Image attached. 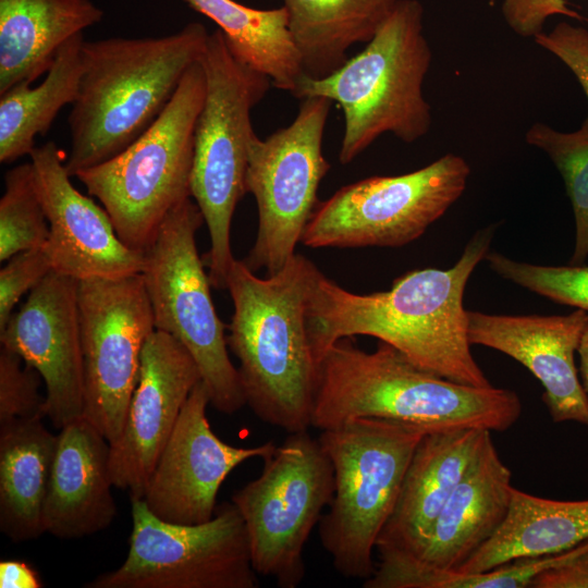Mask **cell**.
Segmentation results:
<instances>
[{
  "label": "cell",
  "mask_w": 588,
  "mask_h": 588,
  "mask_svg": "<svg viewBox=\"0 0 588 588\" xmlns=\"http://www.w3.org/2000/svg\"><path fill=\"white\" fill-rule=\"evenodd\" d=\"M470 344L502 352L524 365L542 384V401L554 422L588 427V400L575 365L588 313L509 316L467 310Z\"/></svg>",
  "instance_id": "d6986e66"
},
{
  "label": "cell",
  "mask_w": 588,
  "mask_h": 588,
  "mask_svg": "<svg viewBox=\"0 0 588 588\" xmlns=\"http://www.w3.org/2000/svg\"><path fill=\"white\" fill-rule=\"evenodd\" d=\"M577 353L579 356L580 382L588 400V322L581 334Z\"/></svg>",
  "instance_id": "f35d334b"
},
{
  "label": "cell",
  "mask_w": 588,
  "mask_h": 588,
  "mask_svg": "<svg viewBox=\"0 0 588 588\" xmlns=\"http://www.w3.org/2000/svg\"><path fill=\"white\" fill-rule=\"evenodd\" d=\"M78 280L51 271L0 331L1 345L42 377L47 417L62 429L84 414Z\"/></svg>",
  "instance_id": "e0dca14e"
},
{
  "label": "cell",
  "mask_w": 588,
  "mask_h": 588,
  "mask_svg": "<svg viewBox=\"0 0 588 588\" xmlns=\"http://www.w3.org/2000/svg\"><path fill=\"white\" fill-rule=\"evenodd\" d=\"M467 161L446 154L409 173L370 176L319 201L301 243L307 247H400L420 237L462 196Z\"/></svg>",
  "instance_id": "8fae6325"
},
{
  "label": "cell",
  "mask_w": 588,
  "mask_h": 588,
  "mask_svg": "<svg viewBox=\"0 0 588 588\" xmlns=\"http://www.w3.org/2000/svg\"><path fill=\"white\" fill-rule=\"evenodd\" d=\"M198 62L206 89L195 125L191 196L209 231L206 262L210 284L222 290L228 289L235 260L231 248L233 215L246 194L248 146L255 135L250 112L272 83L231 51L219 28L209 34Z\"/></svg>",
  "instance_id": "8992f818"
},
{
  "label": "cell",
  "mask_w": 588,
  "mask_h": 588,
  "mask_svg": "<svg viewBox=\"0 0 588 588\" xmlns=\"http://www.w3.org/2000/svg\"><path fill=\"white\" fill-rule=\"evenodd\" d=\"M485 260L503 279L555 303L588 313V265H534L490 250Z\"/></svg>",
  "instance_id": "1f68e13d"
},
{
  "label": "cell",
  "mask_w": 588,
  "mask_h": 588,
  "mask_svg": "<svg viewBox=\"0 0 588 588\" xmlns=\"http://www.w3.org/2000/svg\"><path fill=\"white\" fill-rule=\"evenodd\" d=\"M317 368L311 427L319 430L357 418H381L427 432L504 431L522 414L514 391L451 381L415 365L382 341L368 353L352 336L342 338L324 352Z\"/></svg>",
  "instance_id": "7a4b0ae2"
},
{
  "label": "cell",
  "mask_w": 588,
  "mask_h": 588,
  "mask_svg": "<svg viewBox=\"0 0 588 588\" xmlns=\"http://www.w3.org/2000/svg\"><path fill=\"white\" fill-rule=\"evenodd\" d=\"M210 33L191 22L162 37H113L82 46V73L71 105L69 175L107 161L161 114Z\"/></svg>",
  "instance_id": "277c9868"
},
{
  "label": "cell",
  "mask_w": 588,
  "mask_h": 588,
  "mask_svg": "<svg viewBox=\"0 0 588 588\" xmlns=\"http://www.w3.org/2000/svg\"><path fill=\"white\" fill-rule=\"evenodd\" d=\"M83 33L58 51L45 79L37 86L20 84L0 95V162L30 155L35 137L45 135L65 105L76 98L82 73Z\"/></svg>",
  "instance_id": "83f0119b"
},
{
  "label": "cell",
  "mask_w": 588,
  "mask_h": 588,
  "mask_svg": "<svg viewBox=\"0 0 588 588\" xmlns=\"http://www.w3.org/2000/svg\"><path fill=\"white\" fill-rule=\"evenodd\" d=\"M200 63L184 73L157 120L130 146L75 177L100 200L120 240L144 254L167 215L191 196L195 125L205 98Z\"/></svg>",
  "instance_id": "ba28073f"
},
{
  "label": "cell",
  "mask_w": 588,
  "mask_h": 588,
  "mask_svg": "<svg viewBox=\"0 0 588 588\" xmlns=\"http://www.w3.org/2000/svg\"><path fill=\"white\" fill-rule=\"evenodd\" d=\"M126 559L87 588H255L244 520L232 502L208 522L174 524L157 517L143 499H132Z\"/></svg>",
  "instance_id": "4fadbf2b"
},
{
  "label": "cell",
  "mask_w": 588,
  "mask_h": 588,
  "mask_svg": "<svg viewBox=\"0 0 588 588\" xmlns=\"http://www.w3.org/2000/svg\"><path fill=\"white\" fill-rule=\"evenodd\" d=\"M534 41L572 71L588 99V29L561 22L551 32L538 34ZM581 126L588 128V115Z\"/></svg>",
  "instance_id": "e575fe53"
},
{
  "label": "cell",
  "mask_w": 588,
  "mask_h": 588,
  "mask_svg": "<svg viewBox=\"0 0 588 588\" xmlns=\"http://www.w3.org/2000/svg\"><path fill=\"white\" fill-rule=\"evenodd\" d=\"M576 546L553 554L518 558L480 573H460L379 560L364 588H525L547 568L566 561Z\"/></svg>",
  "instance_id": "f1b7e54d"
},
{
  "label": "cell",
  "mask_w": 588,
  "mask_h": 588,
  "mask_svg": "<svg viewBox=\"0 0 588 588\" xmlns=\"http://www.w3.org/2000/svg\"><path fill=\"white\" fill-rule=\"evenodd\" d=\"M210 404L201 380L179 415L145 488L143 500L159 518L174 524L208 522L228 475L247 460L266 458L272 441L252 448L233 446L217 437L207 418Z\"/></svg>",
  "instance_id": "9a60e30c"
},
{
  "label": "cell",
  "mask_w": 588,
  "mask_h": 588,
  "mask_svg": "<svg viewBox=\"0 0 588 588\" xmlns=\"http://www.w3.org/2000/svg\"><path fill=\"white\" fill-rule=\"evenodd\" d=\"M332 103L324 97L303 98L289 126L266 139L255 134L249 142L245 188L256 200L258 228L242 260L254 272L274 274L296 254L330 169L322 139Z\"/></svg>",
  "instance_id": "7c38bea8"
},
{
  "label": "cell",
  "mask_w": 588,
  "mask_h": 588,
  "mask_svg": "<svg viewBox=\"0 0 588 588\" xmlns=\"http://www.w3.org/2000/svg\"><path fill=\"white\" fill-rule=\"evenodd\" d=\"M426 433L381 418H357L321 430L318 440L333 465L334 493L319 522V537L341 576L366 580L375 573L378 538Z\"/></svg>",
  "instance_id": "52a82bcc"
},
{
  "label": "cell",
  "mask_w": 588,
  "mask_h": 588,
  "mask_svg": "<svg viewBox=\"0 0 588 588\" xmlns=\"http://www.w3.org/2000/svg\"><path fill=\"white\" fill-rule=\"evenodd\" d=\"M512 473L492 438L457 483L414 558L385 556L441 571H456L501 527L512 500Z\"/></svg>",
  "instance_id": "7402d4cb"
},
{
  "label": "cell",
  "mask_w": 588,
  "mask_h": 588,
  "mask_svg": "<svg viewBox=\"0 0 588 588\" xmlns=\"http://www.w3.org/2000/svg\"><path fill=\"white\" fill-rule=\"evenodd\" d=\"M1 588H40L42 583L36 571L23 561L4 560L0 562Z\"/></svg>",
  "instance_id": "74e56055"
},
{
  "label": "cell",
  "mask_w": 588,
  "mask_h": 588,
  "mask_svg": "<svg viewBox=\"0 0 588 588\" xmlns=\"http://www.w3.org/2000/svg\"><path fill=\"white\" fill-rule=\"evenodd\" d=\"M185 1L218 25L241 61L267 75L272 86L294 95L304 72L283 5L260 10L234 0Z\"/></svg>",
  "instance_id": "4316f807"
},
{
  "label": "cell",
  "mask_w": 588,
  "mask_h": 588,
  "mask_svg": "<svg viewBox=\"0 0 588 588\" xmlns=\"http://www.w3.org/2000/svg\"><path fill=\"white\" fill-rule=\"evenodd\" d=\"M48 237L49 224L32 163L9 169L0 199V261L20 252L44 247Z\"/></svg>",
  "instance_id": "4dcf8cb0"
},
{
  "label": "cell",
  "mask_w": 588,
  "mask_h": 588,
  "mask_svg": "<svg viewBox=\"0 0 588 588\" xmlns=\"http://www.w3.org/2000/svg\"><path fill=\"white\" fill-rule=\"evenodd\" d=\"M204 222L192 197L173 208L144 253L140 274L156 330L172 335L189 352L210 405L220 413L233 414L246 405V400L197 250L196 233Z\"/></svg>",
  "instance_id": "9c48e42d"
},
{
  "label": "cell",
  "mask_w": 588,
  "mask_h": 588,
  "mask_svg": "<svg viewBox=\"0 0 588 588\" xmlns=\"http://www.w3.org/2000/svg\"><path fill=\"white\" fill-rule=\"evenodd\" d=\"M422 21L418 0H400L358 54L328 76L302 77L293 96L324 97L342 109V164L353 161L384 133L412 144L429 132L432 115L422 84L432 52Z\"/></svg>",
  "instance_id": "5b68a950"
},
{
  "label": "cell",
  "mask_w": 588,
  "mask_h": 588,
  "mask_svg": "<svg viewBox=\"0 0 588 588\" xmlns=\"http://www.w3.org/2000/svg\"><path fill=\"white\" fill-rule=\"evenodd\" d=\"M491 431L463 428L427 432L407 467L394 511L376 546L379 558L416 556L432 525Z\"/></svg>",
  "instance_id": "ffe728a7"
},
{
  "label": "cell",
  "mask_w": 588,
  "mask_h": 588,
  "mask_svg": "<svg viewBox=\"0 0 588 588\" xmlns=\"http://www.w3.org/2000/svg\"><path fill=\"white\" fill-rule=\"evenodd\" d=\"M304 75L321 78L347 61V50L368 42L400 0H282Z\"/></svg>",
  "instance_id": "484cf974"
},
{
  "label": "cell",
  "mask_w": 588,
  "mask_h": 588,
  "mask_svg": "<svg viewBox=\"0 0 588 588\" xmlns=\"http://www.w3.org/2000/svg\"><path fill=\"white\" fill-rule=\"evenodd\" d=\"M102 16L90 0H0V95L33 84L68 40Z\"/></svg>",
  "instance_id": "603a6c76"
},
{
  "label": "cell",
  "mask_w": 588,
  "mask_h": 588,
  "mask_svg": "<svg viewBox=\"0 0 588 588\" xmlns=\"http://www.w3.org/2000/svg\"><path fill=\"white\" fill-rule=\"evenodd\" d=\"M52 270L45 247L20 252L0 270V331L4 329L21 297L29 293Z\"/></svg>",
  "instance_id": "836d02e7"
},
{
  "label": "cell",
  "mask_w": 588,
  "mask_h": 588,
  "mask_svg": "<svg viewBox=\"0 0 588 588\" xmlns=\"http://www.w3.org/2000/svg\"><path fill=\"white\" fill-rule=\"evenodd\" d=\"M84 416L109 441L122 432L140 357L156 330L140 273L78 281Z\"/></svg>",
  "instance_id": "5bb4252c"
},
{
  "label": "cell",
  "mask_w": 588,
  "mask_h": 588,
  "mask_svg": "<svg viewBox=\"0 0 588 588\" xmlns=\"http://www.w3.org/2000/svg\"><path fill=\"white\" fill-rule=\"evenodd\" d=\"M494 232V224L476 232L449 269L408 271L383 292H350L318 269L306 313L317 365L338 340L369 335L451 381L491 387L470 351L463 295L470 274L489 252Z\"/></svg>",
  "instance_id": "6da1fadb"
},
{
  "label": "cell",
  "mask_w": 588,
  "mask_h": 588,
  "mask_svg": "<svg viewBox=\"0 0 588 588\" xmlns=\"http://www.w3.org/2000/svg\"><path fill=\"white\" fill-rule=\"evenodd\" d=\"M317 271L310 259L295 254L266 278L235 259L228 278L233 315L226 343L238 360L246 405L289 433L311 427L318 368L306 313Z\"/></svg>",
  "instance_id": "3957f363"
},
{
  "label": "cell",
  "mask_w": 588,
  "mask_h": 588,
  "mask_svg": "<svg viewBox=\"0 0 588 588\" xmlns=\"http://www.w3.org/2000/svg\"><path fill=\"white\" fill-rule=\"evenodd\" d=\"M588 539V500L559 501L513 487L498 531L455 572L480 573L518 558L568 550Z\"/></svg>",
  "instance_id": "d4e9b609"
},
{
  "label": "cell",
  "mask_w": 588,
  "mask_h": 588,
  "mask_svg": "<svg viewBox=\"0 0 588 588\" xmlns=\"http://www.w3.org/2000/svg\"><path fill=\"white\" fill-rule=\"evenodd\" d=\"M57 442L42 418L0 427V530L15 543L45 534L42 512Z\"/></svg>",
  "instance_id": "cb8c5ba5"
},
{
  "label": "cell",
  "mask_w": 588,
  "mask_h": 588,
  "mask_svg": "<svg viewBox=\"0 0 588 588\" xmlns=\"http://www.w3.org/2000/svg\"><path fill=\"white\" fill-rule=\"evenodd\" d=\"M529 588H588V539L566 561L538 574Z\"/></svg>",
  "instance_id": "8d00e7d4"
},
{
  "label": "cell",
  "mask_w": 588,
  "mask_h": 588,
  "mask_svg": "<svg viewBox=\"0 0 588 588\" xmlns=\"http://www.w3.org/2000/svg\"><path fill=\"white\" fill-rule=\"evenodd\" d=\"M333 493L332 462L308 430L289 433L264 458L259 477L231 499L244 520L257 575L280 588L302 585L305 544Z\"/></svg>",
  "instance_id": "30bf717a"
},
{
  "label": "cell",
  "mask_w": 588,
  "mask_h": 588,
  "mask_svg": "<svg viewBox=\"0 0 588 588\" xmlns=\"http://www.w3.org/2000/svg\"><path fill=\"white\" fill-rule=\"evenodd\" d=\"M20 355L0 348V427L16 420L47 417L46 395L39 392L40 373Z\"/></svg>",
  "instance_id": "d6a6232c"
},
{
  "label": "cell",
  "mask_w": 588,
  "mask_h": 588,
  "mask_svg": "<svg viewBox=\"0 0 588 588\" xmlns=\"http://www.w3.org/2000/svg\"><path fill=\"white\" fill-rule=\"evenodd\" d=\"M29 156L49 224L44 247L52 270L78 281L140 273L144 254L125 245L106 209L73 186L58 146L47 142Z\"/></svg>",
  "instance_id": "ac0fdd59"
},
{
  "label": "cell",
  "mask_w": 588,
  "mask_h": 588,
  "mask_svg": "<svg viewBox=\"0 0 588 588\" xmlns=\"http://www.w3.org/2000/svg\"><path fill=\"white\" fill-rule=\"evenodd\" d=\"M501 12L512 32L532 39L543 32V25L550 16L585 20L566 0H503Z\"/></svg>",
  "instance_id": "d590c367"
},
{
  "label": "cell",
  "mask_w": 588,
  "mask_h": 588,
  "mask_svg": "<svg viewBox=\"0 0 588 588\" xmlns=\"http://www.w3.org/2000/svg\"><path fill=\"white\" fill-rule=\"evenodd\" d=\"M528 145L542 150L560 172L575 221V245L569 265L588 259V128L561 132L536 122L525 134Z\"/></svg>",
  "instance_id": "f546056e"
},
{
  "label": "cell",
  "mask_w": 588,
  "mask_h": 588,
  "mask_svg": "<svg viewBox=\"0 0 588 588\" xmlns=\"http://www.w3.org/2000/svg\"><path fill=\"white\" fill-rule=\"evenodd\" d=\"M109 441L83 415L58 434L42 512L45 532L77 539L108 528L117 515Z\"/></svg>",
  "instance_id": "44dd1931"
},
{
  "label": "cell",
  "mask_w": 588,
  "mask_h": 588,
  "mask_svg": "<svg viewBox=\"0 0 588 588\" xmlns=\"http://www.w3.org/2000/svg\"><path fill=\"white\" fill-rule=\"evenodd\" d=\"M200 380L194 358L176 339L160 330L148 336L122 432L109 443L113 486L127 490L131 500L143 499L182 407Z\"/></svg>",
  "instance_id": "2e32d148"
}]
</instances>
